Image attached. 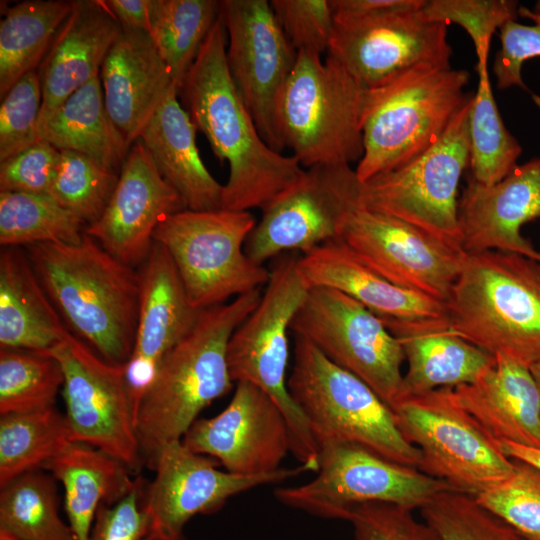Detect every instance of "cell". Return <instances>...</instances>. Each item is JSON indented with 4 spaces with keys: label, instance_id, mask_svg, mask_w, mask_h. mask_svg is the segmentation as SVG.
Listing matches in <instances>:
<instances>
[{
    "label": "cell",
    "instance_id": "cell-1",
    "mask_svg": "<svg viewBox=\"0 0 540 540\" xmlns=\"http://www.w3.org/2000/svg\"><path fill=\"white\" fill-rule=\"evenodd\" d=\"M227 32L220 15L178 92L215 156L229 165L221 209H263L304 174L299 161L272 149L241 99L226 61Z\"/></svg>",
    "mask_w": 540,
    "mask_h": 540
},
{
    "label": "cell",
    "instance_id": "cell-2",
    "mask_svg": "<svg viewBox=\"0 0 540 540\" xmlns=\"http://www.w3.org/2000/svg\"><path fill=\"white\" fill-rule=\"evenodd\" d=\"M260 289L201 311L191 331L161 360L135 412L143 463L152 469L160 450L182 440L199 413L232 386L227 347L255 309Z\"/></svg>",
    "mask_w": 540,
    "mask_h": 540
},
{
    "label": "cell",
    "instance_id": "cell-3",
    "mask_svg": "<svg viewBox=\"0 0 540 540\" xmlns=\"http://www.w3.org/2000/svg\"><path fill=\"white\" fill-rule=\"evenodd\" d=\"M53 305L69 328L109 363L126 365L139 314V275L94 238L24 248Z\"/></svg>",
    "mask_w": 540,
    "mask_h": 540
},
{
    "label": "cell",
    "instance_id": "cell-4",
    "mask_svg": "<svg viewBox=\"0 0 540 540\" xmlns=\"http://www.w3.org/2000/svg\"><path fill=\"white\" fill-rule=\"evenodd\" d=\"M446 309L450 330L466 341L528 367L540 362V262L466 253Z\"/></svg>",
    "mask_w": 540,
    "mask_h": 540
},
{
    "label": "cell",
    "instance_id": "cell-5",
    "mask_svg": "<svg viewBox=\"0 0 540 540\" xmlns=\"http://www.w3.org/2000/svg\"><path fill=\"white\" fill-rule=\"evenodd\" d=\"M468 82L465 69L422 63L369 89L358 179L400 168L428 150L472 97L464 91Z\"/></svg>",
    "mask_w": 540,
    "mask_h": 540
},
{
    "label": "cell",
    "instance_id": "cell-6",
    "mask_svg": "<svg viewBox=\"0 0 540 540\" xmlns=\"http://www.w3.org/2000/svg\"><path fill=\"white\" fill-rule=\"evenodd\" d=\"M368 90L331 57L298 52L276 107L283 147L307 168L359 162Z\"/></svg>",
    "mask_w": 540,
    "mask_h": 540
},
{
    "label": "cell",
    "instance_id": "cell-7",
    "mask_svg": "<svg viewBox=\"0 0 540 540\" xmlns=\"http://www.w3.org/2000/svg\"><path fill=\"white\" fill-rule=\"evenodd\" d=\"M295 336L289 393L318 445L349 443L418 468L421 454L400 432L392 409L361 379Z\"/></svg>",
    "mask_w": 540,
    "mask_h": 540
},
{
    "label": "cell",
    "instance_id": "cell-8",
    "mask_svg": "<svg viewBox=\"0 0 540 540\" xmlns=\"http://www.w3.org/2000/svg\"><path fill=\"white\" fill-rule=\"evenodd\" d=\"M298 258L286 255L274 262L258 305L229 340L227 362L233 382L251 383L275 402L290 428L293 455L317 472L320 447L286 381L288 332L310 289L299 271Z\"/></svg>",
    "mask_w": 540,
    "mask_h": 540
},
{
    "label": "cell",
    "instance_id": "cell-9",
    "mask_svg": "<svg viewBox=\"0 0 540 540\" xmlns=\"http://www.w3.org/2000/svg\"><path fill=\"white\" fill-rule=\"evenodd\" d=\"M255 225L250 211L185 209L165 217L153 239L170 255L191 304L204 310L267 284L270 270L245 252Z\"/></svg>",
    "mask_w": 540,
    "mask_h": 540
},
{
    "label": "cell",
    "instance_id": "cell-10",
    "mask_svg": "<svg viewBox=\"0 0 540 540\" xmlns=\"http://www.w3.org/2000/svg\"><path fill=\"white\" fill-rule=\"evenodd\" d=\"M404 438L421 454L418 469L476 496L506 479L514 461L456 400L453 388L401 397L391 407Z\"/></svg>",
    "mask_w": 540,
    "mask_h": 540
},
{
    "label": "cell",
    "instance_id": "cell-11",
    "mask_svg": "<svg viewBox=\"0 0 540 540\" xmlns=\"http://www.w3.org/2000/svg\"><path fill=\"white\" fill-rule=\"evenodd\" d=\"M472 98L473 95L423 154L400 168L363 182L361 207L402 220L462 249L458 188L470 163Z\"/></svg>",
    "mask_w": 540,
    "mask_h": 540
},
{
    "label": "cell",
    "instance_id": "cell-12",
    "mask_svg": "<svg viewBox=\"0 0 540 540\" xmlns=\"http://www.w3.org/2000/svg\"><path fill=\"white\" fill-rule=\"evenodd\" d=\"M457 491L420 469L400 464L349 443L321 446L317 476L274 495L291 508L328 519H348L353 507L367 503L421 509L436 495Z\"/></svg>",
    "mask_w": 540,
    "mask_h": 540
},
{
    "label": "cell",
    "instance_id": "cell-13",
    "mask_svg": "<svg viewBox=\"0 0 540 540\" xmlns=\"http://www.w3.org/2000/svg\"><path fill=\"white\" fill-rule=\"evenodd\" d=\"M290 332L365 382L390 408L401 398L405 360L401 343L352 297L331 288H310Z\"/></svg>",
    "mask_w": 540,
    "mask_h": 540
},
{
    "label": "cell",
    "instance_id": "cell-14",
    "mask_svg": "<svg viewBox=\"0 0 540 540\" xmlns=\"http://www.w3.org/2000/svg\"><path fill=\"white\" fill-rule=\"evenodd\" d=\"M47 354L63 371L62 396L73 440L96 447L137 472L144 463L125 365L109 363L72 333Z\"/></svg>",
    "mask_w": 540,
    "mask_h": 540
},
{
    "label": "cell",
    "instance_id": "cell-15",
    "mask_svg": "<svg viewBox=\"0 0 540 540\" xmlns=\"http://www.w3.org/2000/svg\"><path fill=\"white\" fill-rule=\"evenodd\" d=\"M362 182L350 165H315L271 200L249 235L245 252L257 264L284 251L302 254L341 237L361 207Z\"/></svg>",
    "mask_w": 540,
    "mask_h": 540
},
{
    "label": "cell",
    "instance_id": "cell-16",
    "mask_svg": "<svg viewBox=\"0 0 540 540\" xmlns=\"http://www.w3.org/2000/svg\"><path fill=\"white\" fill-rule=\"evenodd\" d=\"M447 24L420 9L366 16H335L328 57L362 87L374 89L422 63L451 66Z\"/></svg>",
    "mask_w": 540,
    "mask_h": 540
},
{
    "label": "cell",
    "instance_id": "cell-17",
    "mask_svg": "<svg viewBox=\"0 0 540 540\" xmlns=\"http://www.w3.org/2000/svg\"><path fill=\"white\" fill-rule=\"evenodd\" d=\"M216 463L192 452L181 440L160 450L152 467L155 476L144 485L141 500L156 540H187L184 528L194 516L216 512L229 498L257 486L312 471L301 464L265 474L240 475L220 471Z\"/></svg>",
    "mask_w": 540,
    "mask_h": 540
},
{
    "label": "cell",
    "instance_id": "cell-18",
    "mask_svg": "<svg viewBox=\"0 0 540 540\" xmlns=\"http://www.w3.org/2000/svg\"><path fill=\"white\" fill-rule=\"evenodd\" d=\"M226 61L232 81L264 141L281 153L276 107L298 51L277 22L267 0H223Z\"/></svg>",
    "mask_w": 540,
    "mask_h": 540
},
{
    "label": "cell",
    "instance_id": "cell-19",
    "mask_svg": "<svg viewBox=\"0 0 540 540\" xmlns=\"http://www.w3.org/2000/svg\"><path fill=\"white\" fill-rule=\"evenodd\" d=\"M340 239L393 284L446 304L466 253L392 216L359 207Z\"/></svg>",
    "mask_w": 540,
    "mask_h": 540
},
{
    "label": "cell",
    "instance_id": "cell-20",
    "mask_svg": "<svg viewBox=\"0 0 540 540\" xmlns=\"http://www.w3.org/2000/svg\"><path fill=\"white\" fill-rule=\"evenodd\" d=\"M194 453L210 456L227 471L258 475L278 470L292 452L288 423L260 388L238 382L226 408L212 418L197 419L182 438Z\"/></svg>",
    "mask_w": 540,
    "mask_h": 540
},
{
    "label": "cell",
    "instance_id": "cell-21",
    "mask_svg": "<svg viewBox=\"0 0 540 540\" xmlns=\"http://www.w3.org/2000/svg\"><path fill=\"white\" fill-rule=\"evenodd\" d=\"M185 209L181 196L160 174L142 141L137 140L103 214L85 233L122 263L140 267L151 252L158 224Z\"/></svg>",
    "mask_w": 540,
    "mask_h": 540
},
{
    "label": "cell",
    "instance_id": "cell-22",
    "mask_svg": "<svg viewBox=\"0 0 540 540\" xmlns=\"http://www.w3.org/2000/svg\"><path fill=\"white\" fill-rule=\"evenodd\" d=\"M298 268L309 288H331L352 297L379 317L394 336L449 325L445 303L388 281L340 238L302 254Z\"/></svg>",
    "mask_w": 540,
    "mask_h": 540
},
{
    "label": "cell",
    "instance_id": "cell-23",
    "mask_svg": "<svg viewBox=\"0 0 540 540\" xmlns=\"http://www.w3.org/2000/svg\"><path fill=\"white\" fill-rule=\"evenodd\" d=\"M458 210L465 253L502 251L540 262V252L521 234L524 224L540 219V158L517 165L492 185L471 177Z\"/></svg>",
    "mask_w": 540,
    "mask_h": 540
},
{
    "label": "cell",
    "instance_id": "cell-24",
    "mask_svg": "<svg viewBox=\"0 0 540 540\" xmlns=\"http://www.w3.org/2000/svg\"><path fill=\"white\" fill-rule=\"evenodd\" d=\"M138 275L137 330L132 356L125 365L135 412L161 360L191 331L202 311L191 304L170 255L159 243L154 242Z\"/></svg>",
    "mask_w": 540,
    "mask_h": 540
},
{
    "label": "cell",
    "instance_id": "cell-25",
    "mask_svg": "<svg viewBox=\"0 0 540 540\" xmlns=\"http://www.w3.org/2000/svg\"><path fill=\"white\" fill-rule=\"evenodd\" d=\"M99 78L106 110L130 146L170 92L177 89L145 31L122 29L102 63Z\"/></svg>",
    "mask_w": 540,
    "mask_h": 540
},
{
    "label": "cell",
    "instance_id": "cell-26",
    "mask_svg": "<svg viewBox=\"0 0 540 540\" xmlns=\"http://www.w3.org/2000/svg\"><path fill=\"white\" fill-rule=\"evenodd\" d=\"M122 32L103 0H77L58 30L38 71L41 113L60 106L72 93L99 76L102 63Z\"/></svg>",
    "mask_w": 540,
    "mask_h": 540
},
{
    "label": "cell",
    "instance_id": "cell-27",
    "mask_svg": "<svg viewBox=\"0 0 540 540\" xmlns=\"http://www.w3.org/2000/svg\"><path fill=\"white\" fill-rule=\"evenodd\" d=\"M477 381L453 388L458 403L497 441L540 449V394L528 366L496 354Z\"/></svg>",
    "mask_w": 540,
    "mask_h": 540
},
{
    "label": "cell",
    "instance_id": "cell-28",
    "mask_svg": "<svg viewBox=\"0 0 540 540\" xmlns=\"http://www.w3.org/2000/svg\"><path fill=\"white\" fill-rule=\"evenodd\" d=\"M196 127L174 89L140 134L155 166L181 196L186 209H221L223 185L203 163L196 144Z\"/></svg>",
    "mask_w": 540,
    "mask_h": 540
},
{
    "label": "cell",
    "instance_id": "cell-29",
    "mask_svg": "<svg viewBox=\"0 0 540 540\" xmlns=\"http://www.w3.org/2000/svg\"><path fill=\"white\" fill-rule=\"evenodd\" d=\"M70 332L21 247L0 253V349L48 353Z\"/></svg>",
    "mask_w": 540,
    "mask_h": 540
},
{
    "label": "cell",
    "instance_id": "cell-30",
    "mask_svg": "<svg viewBox=\"0 0 540 540\" xmlns=\"http://www.w3.org/2000/svg\"><path fill=\"white\" fill-rule=\"evenodd\" d=\"M64 488V509L75 540H90L98 509L128 495L138 478L120 460L91 445L72 442L42 467Z\"/></svg>",
    "mask_w": 540,
    "mask_h": 540
},
{
    "label": "cell",
    "instance_id": "cell-31",
    "mask_svg": "<svg viewBox=\"0 0 540 540\" xmlns=\"http://www.w3.org/2000/svg\"><path fill=\"white\" fill-rule=\"evenodd\" d=\"M38 132L59 150L77 152L117 173L131 148L106 110L99 76L40 115Z\"/></svg>",
    "mask_w": 540,
    "mask_h": 540
},
{
    "label": "cell",
    "instance_id": "cell-32",
    "mask_svg": "<svg viewBox=\"0 0 540 540\" xmlns=\"http://www.w3.org/2000/svg\"><path fill=\"white\" fill-rule=\"evenodd\" d=\"M408 362L402 396L477 381L495 357L466 341L450 328H428L396 336Z\"/></svg>",
    "mask_w": 540,
    "mask_h": 540
},
{
    "label": "cell",
    "instance_id": "cell-33",
    "mask_svg": "<svg viewBox=\"0 0 540 540\" xmlns=\"http://www.w3.org/2000/svg\"><path fill=\"white\" fill-rule=\"evenodd\" d=\"M74 1L29 0L7 7L0 21V98L37 70Z\"/></svg>",
    "mask_w": 540,
    "mask_h": 540
},
{
    "label": "cell",
    "instance_id": "cell-34",
    "mask_svg": "<svg viewBox=\"0 0 540 540\" xmlns=\"http://www.w3.org/2000/svg\"><path fill=\"white\" fill-rule=\"evenodd\" d=\"M73 440L65 414L55 407L0 416V488L43 465Z\"/></svg>",
    "mask_w": 540,
    "mask_h": 540
},
{
    "label": "cell",
    "instance_id": "cell-35",
    "mask_svg": "<svg viewBox=\"0 0 540 540\" xmlns=\"http://www.w3.org/2000/svg\"><path fill=\"white\" fill-rule=\"evenodd\" d=\"M220 15V1L152 0L149 34L178 92Z\"/></svg>",
    "mask_w": 540,
    "mask_h": 540
},
{
    "label": "cell",
    "instance_id": "cell-36",
    "mask_svg": "<svg viewBox=\"0 0 540 540\" xmlns=\"http://www.w3.org/2000/svg\"><path fill=\"white\" fill-rule=\"evenodd\" d=\"M37 469L1 487L0 531L21 540H75L59 513L54 477Z\"/></svg>",
    "mask_w": 540,
    "mask_h": 540
},
{
    "label": "cell",
    "instance_id": "cell-37",
    "mask_svg": "<svg viewBox=\"0 0 540 540\" xmlns=\"http://www.w3.org/2000/svg\"><path fill=\"white\" fill-rule=\"evenodd\" d=\"M87 225L48 195L0 191V244L27 247L37 243L75 244Z\"/></svg>",
    "mask_w": 540,
    "mask_h": 540
},
{
    "label": "cell",
    "instance_id": "cell-38",
    "mask_svg": "<svg viewBox=\"0 0 540 540\" xmlns=\"http://www.w3.org/2000/svg\"><path fill=\"white\" fill-rule=\"evenodd\" d=\"M479 76L469 114V154L472 178L492 185L516 166L522 148L506 128L493 96L488 65H476Z\"/></svg>",
    "mask_w": 540,
    "mask_h": 540
},
{
    "label": "cell",
    "instance_id": "cell-39",
    "mask_svg": "<svg viewBox=\"0 0 540 540\" xmlns=\"http://www.w3.org/2000/svg\"><path fill=\"white\" fill-rule=\"evenodd\" d=\"M63 383L61 365L50 354L0 349V415L54 407Z\"/></svg>",
    "mask_w": 540,
    "mask_h": 540
},
{
    "label": "cell",
    "instance_id": "cell-40",
    "mask_svg": "<svg viewBox=\"0 0 540 540\" xmlns=\"http://www.w3.org/2000/svg\"><path fill=\"white\" fill-rule=\"evenodd\" d=\"M61 156L49 196L88 226L103 214L118 182L119 173L70 150Z\"/></svg>",
    "mask_w": 540,
    "mask_h": 540
},
{
    "label": "cell",
    "instance_id": "cell-41",
    "mask_svg": "<svg viewBox=\"0 0 540 540\" xmlns=\"http://www.w3.org/2000/svg\"><path fill=\"white\" fill-rule=\"evenodd\" d=\"M420 512L440 540H524L515 529L467 493L442 492Z\"/></svg>",
    "mask_w": 540,
    "mask_h": 540
},
{
    "label": "cell",
    "instance_id": "cell-42",
    "mask_svg": "<svg viewBox=\"0 0 540 540\" xmlns=\"http://www.w3.org/2000/svg\"><path fill=\"white\" fill-rule=\"evenodd\" d=\"M506 479L474 496L524 540H540V469L515 460Z\"/></svg>",
    "mask_w": 540,
    "mask_h": 540
},
{
    "label": "cell",
    "instance_id": "cell-43",
    "mask_svg": "<svg viewBox=\"0 0 540 540\" xmlns=\"http://www.w3.org/2000/svg\"><path fill=\"white\" fill-rule=\"evenodd\" d=\"M518 2L510 0H429L421 8L430 21L456 23L468 33L477 54V65L488 62L492 35L503 24L516 20Z\"/></svg>",
    "mask_w": 540,
    "mask_h": 540
},
{
    "label": "cell",
    "instance_id": "cell-44",
    "mask_svg": "<svg viewBox=\"0 0 540 540\" xmlns=\"http://www.w3.org/2000/svg\"><path fill=\"white\" fill-rule=\"evenodd\" d=\"M42 83L38 70L21 77L1 99L0 162L39 142Z\"/></svg>",
    "mask_w": 540,
    "mask_h": 540
},
{
    "label": "cell",
    "instance_id": "cell-45",
    "mask_svg": "<svg viewBox=\"0 0 540 540\" xmlns=\"http://www.w3.org/2000/svg\"><path fill=\"white\" fill-rule=\"evenodd\" d=\"M277 22L298 51L328 53L335 27L331 0H271Z\"/></svg>",
    "mask_w": 540,
    "mask_h": 540
},
{
    "label": "cell",
    "instance_id": "cell-46",
    "mask_svg": "<svg viewBox=\"0 0 540 540\" xmlns=\"http://www.w3.org/2000/svg\"><path fill=\"white\" fill-rule=\"evenodd\" d=\"M518 14L534 24L510 20L499 28L501 48L495 56L493 72L498 89L519 86L529 91L522 80L521 69L524 62L540 56V2L533 10L519 6Z\"/></svg>",
    "mask_w": 540,
    "mask_h": 540
},
{
    "label": "cell",
    "instance_id": "cell-47",
    "mask_svg": "<svg viewBox=\"0 0 540 540\" xmlns=\"http://www.w3.org/2000/svg\"><path fill=\"white\" fill-rule=\"evenodd\" d=\"M412 512L393 504L367 503L353 507L347 521L353 526L354 540H440Z\"/></svg>",
    "mask_w": 540,
    "mask_h": 540
},
{
    "label": "cell",
    "instance_id": "cell-48",
    "mask_svg": "<svg viewBox=\"0 0 540 540\" xmlns=\"http://www.w3.org/2000/svg\"><path fill=\"white\" fill-rule=\"evenodd\" d=\"M60 156L58 148L40 140L0 162V191L49 196Z\"/></svg>",
    "mask_w": 540,
    "mask_h": 540
},
{
    "label": "cell",
    "instance_id": "cell-49",
    "mask_svg": "<svg viewBox=\"0 0 540 540\" xmlns=\"http://www.w3.org/2000/svg\"><path fill=\"white\" fill-rule=\"evenodd\" d=\"M142 478L134 489L113 505L103 504L97 511L90 540H156L141 504Z\"/></svg>",
    "mask_w": 540,
    "mask_h": 540
},
{
    "label": "cell",
    "instance_id": "cell-50",
    "mask_svg": "<svg viewBox=\"0 0 540 540\" xmlns=\"http://www.w3.org/2000/svg\"><path fill=\"white\" fill-rule=\"evenodd\" d=\"M335 16H366L399 9H420L425 0H331Z\"/></svg>",
    "mask_w": 540,
    "mask_h": 540
},
{
    "label": "cell",
    "instance_id": "cell-51",
    "mask_svg": "<svg viewBox=\"0 0 540 540\" xmlns=\"http://www.w3.org/2000/svg\"><path fill=\"white\" fill-rule=\"evenodd\" d=\"M123 30L149 33L152 0H103Z\"/></svg>",
    "mask_w": 540,
    "mask_h": 540
},
{
    "label": "cell",
    "instance_id": "cell-52",
    "mask_svg": "<svg viewBox=\"0 0 540 540\" xmlns=\"http://www.w3.org/2000/svg\"><path fill=\"white\" fill-rule=\"evenodd\" d=\"M500 447L509 458L526 462L540 469L539 448H532L509 441H501Z\"/></svg>",
    "mask_w": 540,
    "mask_h": 540
},
{
    "label": "cell",
    "instance_id": "cell-53",
    "mask_svg": "<svg viewBox=\"0 0 540 540\" xmlns=\"http://www.w3.org/2000/svg\"><path fill=\"white\" fill-rule=\"evenodd\" d=\"M530 370H531V373L537 383V386H538V389H539V394H540V362L538 363H535L533 365H531L530 367Z\"/></svg>",
    "mask_w": 540,
    "mask_h": 540
},
{
    "label": "cell",
    "instance_id": "cell-54",
    "mask_svg": "<svg viewBox=\"0 0 540 540\" xmlns=\"http://www.w3.org/2000/svg\"><path fill=\"white\" fill-rule=\"evenodd\" d=\"M0 540H21L16 537H13L5 532L0 531Z\"/></svg>",
    "mask_w": 540,
    "mask_h": 540
}]
</instances>
